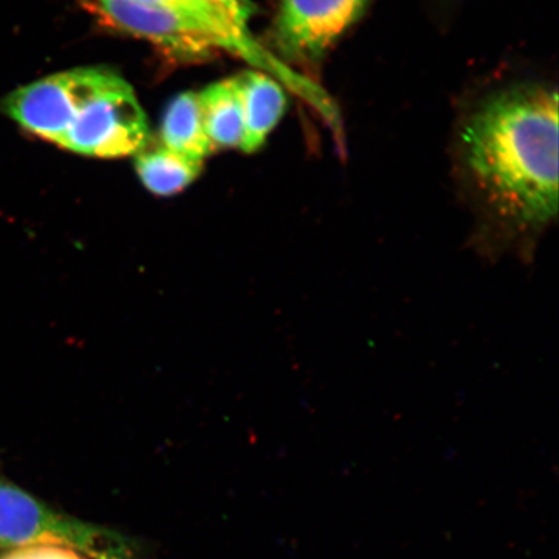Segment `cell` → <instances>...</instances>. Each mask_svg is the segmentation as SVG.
Here are the masks:
<instances>
[{
  "instance_id": "3",
  "label": "cell",
  "mask_w": 559,
  "mask_h": 559,
  "mask_svg": "<svg viewBox=\"0 0 559 559\" xmlns=\"http://www.w3.org/2000/svg\"><path fill=\"white\" fill-rule=\"evenodd\" d=\"M123 81L102 68L68 70L13 91L2 110L24 131L60 146L86 104Z\"/></svg>"
},
{
  "instance_id": "1",
  "label": "cell",
  "mask_w": 559,
  "mask_h": 559,
  "mask_svg": "<svg viewBox=\"0 0 559 559\" xmlns=\"http://www.w3.org/2000/svg\"><path fill=\"white\" fill-rule=\"evenodd\" d=\"M487 222L485 254L527 261L558 212V94L526 86L491 97L461 132Z\"/></svg>"
},
{
  "instance_id": "5",
  "label": "cell",
  "mask_w": 559,
  "mask_h": 559,
  "mask_svg": "<svg viewBox=\"0 0 559 559\" xmlns=\"http://www.w3.org/2000/svg\"><path fill=\"white\" fill-rule=\"evenodd\" d=\"M94 3L116 29L153 41L178 58L198 60L221 48L228 50L225 41L204 26L164 7L143 0H94Z\"/></svg>"
},
{
  "instance_id": "8",
  "label": "cell",
  "mask_w": 559,
  "mask_h": 559,
  "mask_svg": "<svg viewBox=\"0 0 559 559\" xmlns=\"http://www.w3.org/2000/svg\"><path fill=\"white\" fill-rule=\"evenodd\" d=\"M143 2L164 7V9L179 13L204 26L216 37L225 41L229 51L240 53L257 66L274 70L283 80L288 79L290 72L278 61L265 55L248 35V29L237 25L235 20L216 4L214 0H143Z\"/></svg>"
},
{
  "instance_id": "13",
  "label": "cell",
  "mask_w": 559,
  "mask_h": 559,
  "mask_svg": "<svg viewBox=\"0 0 559 559\" xmlns=\"http://www.w3.org/2000/svg\"><path fill=\"white\" fill-rule=\"evenodd\" d=\"M214 2L219 4L241 27H247L248 21L255 12L254 4L250 0H214Z\"/></svg>"
},
{
  "instance_id": "14",
  "label": "cell",
  "mask_w": 559,
  "mask_h": 559,
  "mask_svg": "<svg viewBox=\"0 0 559 559\" xmlns=\"http://www.w3.org/2000/svg\"><path fill=\"white\" fill-rule=\"evenodd\" d=\"M140 559H143V558H140Z\"/></svg>"
},
{
  "instance_id": "2",
  "label": "cell",
  "mask_w": 559,
  "mask_h": 559,
  "mask_svg": "<svg viewBox=\"0 0 559 559\" xmlns=\"http://www.w3.org/2000/svg\"><path fill=\"white\" fill-rule=\"evenodd\" d=\"M56 544L90 559H134V540L117 531L62 514L16 486L0 481V548Z\"/></svg>"
},
{
  "instance_id": "7",
  "label": "cell",
  "mask_w": 559,
  "mask_h": 559,
  "mask_svg": "<svg viewBox=\"0 0 559 559\" xmlns=\"http://www.w3.org/2000/svg\"><path fill=\"white\" fill-rule=\"evenodd\" d=\"M240 90L243 136L240 148L254 153L274 130L286 109L284 90L270 75L245 72L235 76Z\"/></svg>"
},
{
  "instance_id": "9",
  "label": "cell",
  "mask_w": 559,
  "mask_h": 559,
  "mask_svg": "<svg viewBox=\"0 0 559 559\" xmlns=\"http://www.w3.org/2000/svg\"><path fill=\"white\" fill-rule=\"evenodd\" d=\"M202 118L214 151L240 148L243 116L236 79L213 83L199 94Z\"/></svg>"
},
{
  "instance_id": "12",
  "label": "cell",
  "mask_w": 559,
  "mask_h": 559,
  "mask_svg": "<svg viewBox=\"0 0 559 559\" xmlns=\"http://www.w3.org/2000/svg\"><path fill=\"white\" fill-rule=\"evenodd\" d=\"M0 559H86L79 550L66 545L39 544L7 551Z\"/></svg>"
},
{
  "instance_id": "4",
  "label": "cell",
  "mask_w": 559,
  "mask_h": 559,
  "mask_svg": "<svg viewBox=\"0 0 559 559\" xmlns=\"http://www.w3.org/2000/svg\"><path fill=\"white\" fill-rule=\"evenodd\" d=\"M150 126L128 82L86 104L70 126L61 148L97 158L138 155L145 150Z\"/></svg>"
},
{
  "instance_id": "11",
  "label": "cell",
  "mask_w": 559,
  "mask_h": 559,
  "mask_svg": "<svg viewBox=\"0 0 559 559\" xmlns=\"http://www.w3.org/2000/svg\"><path fill=\"white\" fill-rule=\"evenodd\" d=\"M135 169L146 190L159 198H170L198 179L202 163L180 156L163 145L139 152Z\"/></svg>"
},
{
  "instance_id": "10",
  "label": "cell",
  "mask_w": 559,
  "mask_h": 559,
  "mask_svg": "<svg viewBox=\"0 0 559 559\" xmlns=\"http://www.w3.org/2000/svg\"><path fill=\"white\" fill-rule=\"evenodd\" d=\"M160 136L167 150L195 163L212 155L214 148L206 134L198 94L175 97L166 109Z\"/></svg>"
},
{
  "instance_id": "6",
  "label": "cell",
  "mask_w": 559,
  "mask_h": 559,
  "mask_svg": "<svg viewBox=\"0 0 559 559\" xmlns=\"http://www.w3.org/2000/svg\"><path fill=\"white\" fill-rule=\"evenodd\" d=\"M368 0H282L276 41L288 58L319 61L361 16Z\"/></svg>"
}]
</instances>
